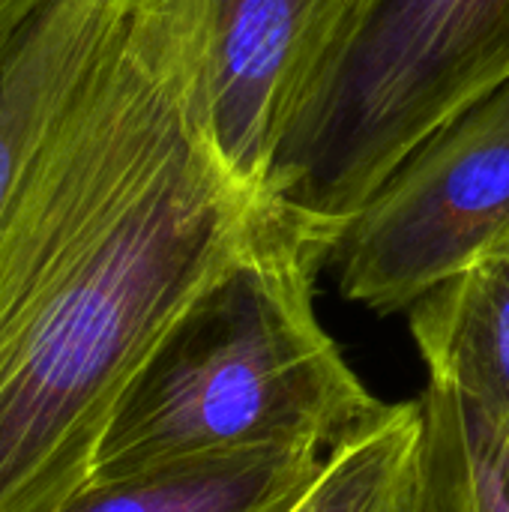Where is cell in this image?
Wrapping results in <instances>:
<instances>
[{
  "label": "cell",
  "instance_id": "5b68a950",
  "mask_svg": "<svg viewBox=\"0 0 509 512\" xmlns=\"http://www.w3.org/2000/svg\"><path fill=\"white\" fill-rule=\"evenodd\" d=\"M381 0H165L231 174L270 195L273 168Z\"/></svg>",
  "mask_w": 509,
  "mask_h": 512
},
{
  "label": "cell",
  "instance_id": "ba28073f",
  "mask_svg": "<svg viewBox=\"0 0 509 512\" xmlns=\"http://www.w3.org/2000/svg\"><path fill=\"white\" fill-rule=\"evenodd\" d=\"M318 447L213 453L90 480L60 512H288L324 465Z\"/></svg>",
  "mask_w": 509,
  "mask_h": 512
},
{
  "label": "cell",
  "instance_id": "8fae6325",
  "mask_svg": "<svg viewBox=\"0 0 509 512\" xmlns=\"http://www.w3.org/2000/svg\"><path fill=\"white\" fill-rule=\"evenodd\" d=\"M48 3L51 0H0V39L15 27H21L24 21H30Z\"/></svg>",
  "mask_w": 509,
  "mask_h": 512
},
{
  "label": "cell",
  "instance_id": "6da1fadb",
  "mask_svg": "<svg viewBox=\"0 0 509 512\" xmlns=\"http://www.w3.org/2000/svg\"><path fill=\"white\" fill-rule=\"evenodd\" d=\"M279 198L219 156L165 0H138L0 222V512H60L174 324Z\"/></svg>",
  "mask_w": 509,
  "mask_h": 512
},
{
  "label": "cell",
  "instance_id": "277c9868",
  "mask_svg": "<svg viewBox=\"0 0 509 512\" xmlns=\"http://www.w3.org/2000/svg\"><path fill=\"white\" fill-rule=\"evenodd\" d=\"M509 228V78L426 135L342 225L330 264L345 300L408 312Z\"/></svg>",
  "mask_w": 509,
  "mask_h": 512
},
{
  "label": "cell",
  "instance_id": "3957f363",
  "mask_svg": "<svg viewBox=\"0 0 509 512\" xmlns=\"http://www.w3.org/2000/svg\"><path fill=\"white\" fill-rule=\"evenodd\" d=\"M509 78V0H381L288 138L270 195L345 225L438 126Z\"/></svg>",
  "mask_w": 509,
  "mask_h": 512
},
{
  "label": "cell",
  "instance_id": "7c38bea8",
  "mask_svg": "<svg viewBox=\"0 0 509 512\" xmlns=\"http://www.w3.org/2000/svg\"><path fill=\"white\" fill-rule=\"evenodd\" d=\"M498 243H501V246H504V249H507V252H509V228H507V234H504V237H501Z\"/></svg>",
  "mask_w": 509,
  "mask_h": 512
},
{
  "label": "cell",
  "instance_id": "7a4b0ae2",
  "mask_svg": "<svg viewBox=\"0 0 509 512\" xmlns=\"http://www.w3.org/2000/svg\"><path fill=\"white\" fill-rule=\"evenodd\" d=\"M339 231L279 201L255 243L150 357L102 441L93 480L237 450L327 453L384 405L315 312V282Z\"/></svg>",
  "mask_w": 509,
  "mask_h": 512
},
{
  "label": "cell",
  "instance_id": "8992f818",
  "mask_svg": "<svg viewBox=\"0 0 509 512\" xmlns=\"http://www.w3.org/2000/svg\"><path fill=\"white\" fill-rule=\"evenodd\" d=\"M138 0H51L0 39V222Z\"/></svg>",
  "mask_w": 509,
  "mask_h": 512
},
{
  "label": "cell",
  "instance_id": "9c48e42d",
  "mask_svg": "<svg viewBox=\"0 0 509 512\" xmlns=\"http://www.w3.org/2000/svg\"><path fill=\"white\" fill-rule=\"evenodd\" d=\"M423 474V402L381 405L339 438L288 512H417Z\"/></svg>",
  "mask_w": 509,
  "mask_h": 512
},
{
  "label": "cell",
  "instance_id": "52a82bcc",
  "mask_svg": "<svg viewBox=\"0 0 509 512\" xmlns=\"http://www.w3.org/2000/svg\"><path fill=\"white\" fill-rule=\"evenodd\" d=\"M429 384L459 396L509 450V252L495 243L411 309Z\"/></svg>",
  "mask_w": 509,
  "mask_h": 512
},
{
  "label": "cell",
  "instance_id": "30bf717a",
  "mask_svg": "<svg viewBox=\"0 0 509 512\" xmlns=\"http://www.w3.org/2000/svg\"><path fill=\"white\" fill-rule=\"evenodd\" d=\"M423 402V474L417 512H509V450L450 390Z\"/></svg>",
  "mask_w": 509,
  "mask_h": 512
}]
</instances>
